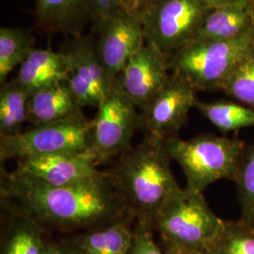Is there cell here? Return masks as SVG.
Returning a JSON list of instances; mask_svg holds the SVG:
<instances>
[{
    "label": "cell",
    "mask_w": 254,
    "mask_h": 254,
    "mask_svg": "<svg viewBox=\"0 0 254 254\" xmlns=\"http://www.w3.org/2000/svg\"><path fill=\"white\" fill-rule=\"evenodd\" d=\"M2 177V197L41 225L63 230L94 229L131 217L108 173L61 187L16 170Z\"/></svg>",
    "instance_id": "1"
},
{
    "label": "cell",
    "mask_w": 254,
    "mask_h": 254,
    "mask_svg": "<svg viewBox=\"0 0 254 254\" xmlns=\"http://www.w3.org/2000/svg\"><path fill=\"white\" fill-rule=\"evenodd\" d=\"M119 156L108 173L111 181L128 214L154 226L165 203L180 189L163 140L146 135L139 144Z\"/></svg>",
    "instance_id": "2"
},
{
    "label": "cell",
    "mask_w": 254,
    "mask_h": 254,
    "mask_svg": "<svg viewBox=\"0 0 254 254\" xmlns=\"http://www.w3.org/2000/svg\"><path fill=\"white\" fill-rule=\"evenodd\" d=\"M163 141L171 158L180 165L187 187L200 192L221 179L235 181L247 147L240 139L211 133L188 140L174 136Z\"/></svg>",
    "instance_id": "3"
},
{
    "label": "cell",
    "mask_w": 254,
    "mask_h": 254,
    "mask_svg": "<svg viewBox=\"0 0 254 254\" xmlns=\"http://www.w3.org/2000/svg\"><path fill=\"white\" fill-rule=\"evenodd\" d=\"M254 51V30L229 41L193 42L171 58V72L196 91H222L237 65Z\"/></svg>",
    "instance_id": "4"
},
{
    "label": "cell",
    "mask_w": 254,
    "mask_h": 254,
    "mask_svg": "<svg viewBox=\"0 0 254 254\" xmlns=\"http://www.w3.org/2000/svg\"><path fill=\"white\" fill-rule=\"evenodd\" d=\"M225 220L210 209L202 192L180 188L155 218L163 242L208 253L221 233Z\"/></svg>",
    "instance_id": "5"
},
{
    "label": "cell",
    "mask_w": 254,
    "mask_h": 254,
    "mask_svg": "<svg viewBox=\"0 0 254 254\" xmlns=\"http://www.w3.org/2000/svg\"><path fill=\"white\" fill-rule=\"evenodd\" d=\"M93 120L83 112L50 125L33 127L14 136H0V159L18 160L54 154H90Z\"/></svg>",
    "instance_id": "6"
},
{
    "label": "cell",
    "mask_w": 254,
    "mask_h": 254,
    "mask_svg": "<svg viewBox=\"0 0 254 254\" xmlns=\"http://www.w3.org/2000/svg\"><path fill=\"white\" fill-rule=\"evenodd\" d=\"M205 0H153L140 14L146 43L170 59L195 41L210 10Z\"/></svg>",
    "instance_id": "7"
},
{
    "label": "cell",
    "mask_w": 254,
    "mask_h": 254,
    "mask_svg": "<svg viewBox=\"0 0 254 254\" xmlns=\"http://www.w3.org/2000/svg\"><path fill=\"white\" fill-rule=\"evenodd\" d=\"M136 105L114 86L97 109L93 119L90 154L100 165L127 151L136 129L140 128V114Z\"/></svg>",
    "instance_id": "8"
},
{
    "label": "cell",
    "mask_w": 254,
    "mask_h": 254,
    "mask_svg": "<svg viewBox=\"0 0 254 254\" xmlns=\"http://www.w3.org/2000/svg\"><path fill=\"white\" fill-rule=\"evenodd\" d=\"M94 29L96 52L114 87L129 59L146 44L140 14L121 7Z\"/></svg>",
    "instance_id": "9"
},
{
    "label": "cell",
    "mask_w": 254,
    "mask_h": 254,
    "mask_svg": "<svg viewBox=\"0 0 254 254\" xmlns=\"http://www.w3.org/2000/svg\"><path fill=\"white\" fill-rule=\"evenodd\" d=\"M66 83L82 109H98L112 90L107 72L97 55L92 36L73 37L65 44Z\"/></svg>",
    "instance_id": "10"
},
{
    "label": "cell",
    "mask_w": 254,
    "mask_h": 254,
    "mask_svg": "<svg viewBox=\"0 0 254 254\" xmlns=\"http://www.w3.org/2000/svg\"><path fill=\"white\" fill-rule=\"evenodd\" d=\"M196 90L177 74L171 73L163 88L140 113V128L161 140L176 136L196 106Z\"/></svg>",
    "instance_id": "11"
},
{
    "label": "cell",
    "mask_w": 254,
    "mask_h": 254,
    "mask_svg": "<svg viewBox=\"0 0 254 254\" xmlns=\"http://www.w3.org/2000/svg\"><path fill=\"white\" fill-rule=\"evenodd\" d=\"M170 58L146 43L133 55L119 74L117 86L138 109H145L171 75Z\"/></svg>",
    "instance_id": "12"
},
{
    "label": "cell",
    "mask_w": 254,
    "mask_h": 254,
    "mask_svg": "<svg viewBox=\"0 0 254 254\" xmlns=\"http://www.w3.org/2000/svg\"><path fill=\"white\" fill-rule=\"evenodd\" d=\"M15 170L50 186L61 187L99 176L97 163L90 154H54L28 156L16 160Z\"/></svg>",
    "instance_id": "13"
},
{
    "label": "cell",
    "mask_w": 254,
    "mask_h": 254,
    "mask_svg": "<svg viewBox=\"0 0 254 254\" xmlns=\"http://www.w3.org/2000/svg\"><path fill=\"white\" fill-rule=\"evenodd\" d=\"M254 30V2L211 9L203 19L194 42L234 40Z\"/></svg>",
    "instance_id": "14"
},
{
    "label": "cell",
    "mask_w": 254,
    "mask_h": 254,
    "mask_svg": "<svg viewBox=\"0 0 254 254\" xmlns=\"http://www.w3.org/2000/svg\"><path fill=\"white\" fill-rule=\"evenodd\" d=\"M80 112L82 108L66 81L38 90L29 96L28 122L33 127L62 122Z\"/></svg>",
    "instance_id": "15"
},
{
    "label": "cell",
    "mask_w": 254,
    "mask_h": 254,
    "mask_svg": "<svg viewBox=\"0 0 254 254\" xmlns=\"http://www.w3.org/2000/svg\"><path fill=\"white\" fill-rule=\"evenodd\" d=\"M67 61L63 51L34 49L19 66L16 81L30 94L66 81Z\"/></svg>",
    "instance_id": "16"
},
{
    "label": "cell",
    "mask_w": 254,
    "mask_h": 254,
    "mask_svg": "<svg viewBox=\"0 0 254 254\" xmlns=\"http://www.w3.org/2000/svg\"><path fill=\"white\" fill-rule=\"evenodd\" d=\"M37 25L47 32L81 35L86 22L91 21L87 0H37Z\"/></svg>",
    "instance_id": "17"
},
{
    "label": "cell",
    "mask_w": 254,
    "mask_h": 254,
    "mask_svg": "<svg viewBox=\"0 0 254 254\" xmlns=\"http://www.w3.org/2000/svg\"><path fill=\"white\" fill-rule=\"evenodd\" d=\"M131 217L120 218L109 224L91 229L78 237L74 248L81 254H128L134 228L130 227Z\"/></svg>",
    "instance_id": "18"
},
{
    "label": "cell",
    "mask_w": 254,
    "mask_h": 254,
    "mask_svg": "<svg viewBox=\"0 0 254 254\" xmlns=\"http://www.w3.org/2000/svg\"><path fill=\"white\" fill-rule=\"evenodd\" d=\"M13 212L2 236L1 254H45L42 225L16 206Z\"/></svg>",
    "instance_id": "19"
},
{
    "label": "cell",
    "mask_w": 254,
    "mask_h": 254,
    "mask_svg": "<svg viewBox=\"0 0 254 254\" xmlns=\"http://www.w3.org/2000/svg\"><path fill=\"white\" fill-rule=\"evenodd\" d=\"M30 93L16 79L5 82L0 90V136H14L28 122Z\"/></svg>",
    "instance_id": "20"
},
{
    "label": "cell",
    "mask_w": 254,
    "mask_h": 254,
    "mask_svg": "<svg viewBox=\"0 0 254 254\" xmlns=\"http://www.w3.org/2000/svg\"><path fill=\"white\" fill-rule=\"evenodd\" d=\"M195 108L223 134L254 127V109L236 101H197Z\"/></svg>",
    "instance_id": "21"
},
{
    "label": "cell",
    "mask_w": 254,
    "mask_h": 254,
    "mask_svg": "<svg viewBox=\"0 0 254 254\" xmlns=\"http://www.w3.org/2000/svg\"><path fill=\"white\" fill-rule=\"evenodd\" d=\"M35 39L19 27L0 28V82H6L9 73L23 64L34 48Z\"/></svg>",
    "instance_id": "22"
},
{
    "label": "cell",
    "mask_w": 254,
    "mask_h": 254,
    "mask_svg": "<svg viewBox=\"0 0 254 254\" xmlns=\"http://www.w3.org/2000/svg\"><path fill=\"white\" fill-rule=\"evenodd\" d=\"M209 254H254V229L242 219L225 220Z\"/></svg>",
    "instance_id": "23"
},
{
    "label": "cell",
    "mask_w": 254,
    "mask_h": 254,
    "mask_svg": "<svg viewBox=\"0 0 254 254\" xmlns=\"http://www.w3.org/2000/svg\"><path fill=\"white\" fill-rule=\"evenodd\" d=\"M234 182L242 209L240 219L254 229V141L246 147Z\"/></svg>",
    "instance_id": "24"
},
{
    "label": "cell",
    "mask_w": 254,
    "mask_h": 254,
    "mask_svg": "<svg viewBox=\"0 0 254 254\" xmlns=\"http://www.w3.org/2000/svg\"><path fill=\"white\" fill-rule=\"evenodd\" d=\"M222 91L236 102L254 109V51L237 65Z\"/></svg>",
    "instance_id": "25"
},
{
    "label": "cell",
    "mask_w": 254,
    "mask_h": 254,
    "mask_svg": "<svg viewBox=\"0 0 254 254\" xmlns=\"http://www.w3.org/2000/svg\"><path fill=\"white\" fill-rule=\"evenodd\" d=\"M153 232L154 226L151 223L136 220L128 254H165L155 243Z\"/></svg>",
    "instance_id": "26"
},
{
    "label": "cell",
    "mask_w": 254,
    "mask_h": 254,
    "mask_svg": "<svg viewBox=\"0 0 254 254\" xmlns=\"http://www.w3.org/2000/svg\"><path fill=\"white\" fill-rule=\"evenodd\" d=\"M87 4L93 27L100 26L105 20L122 7L121 0H87Z\"/></svg>",
    "instance_id": "27"
},
{
    "label": "cell",
    "mask_w": 254,
    "mask_h": 254,
    "mask_svg": "<svg viewBox=\"0 0 254 254\" xmlns=\"http://www.w3.org/2000/svg\"><path fill=\"white\" fill-rule=\"evenodd\" d=\"M164 243V254H209L206 252L188 248L184 246L176 245L173 243Z\"/></svg>",
    "instance_id": "28"
},
{
    "label": "cell",
    "mask_w": 254,
    "mask_h": 254,
    "mask_svg": "<svg viewBox=\"0 0 254 254\" xmlns=\"http://www.w3.org/2000/svg\"><path fill=\"white\" fill-rule=\"evenodd\" d=\"M152 0H121L122 8L128 11L141 14Z\"/></svg>",
    "instance_id": "29"
},
{
    "label": "cell",
    "mask_w": 254,
    "mask_h": 254,
    "mask_svg": "<svg viewBox=\"0 0 254 254\" xmlns=\"http://www.w3.org/2000/svg\"><path fill=\"white\" fill-rule=\"evenodd\" d=\"M45 254H81L75 248L59 245L53 242L46 241Z\"/></svg>",
    "instance_id": "30"
},
{
    "label": "cell",
    "mask_w": 254,
    "mask_h": 254,
    "mask_svg": "<svg viewBox=\"0 0 254 254\" xmlns=\"http://www.w3.org/2000/svg\"><path fill=\"white\" fill-rule=\"evenodd\" d=\"M210 9L219 8L228 5H234L238 3H244V2H254L253 0H205Z\"/></svg>",
    "instance_id": "31"
},
{
    "label": "cell",
    "mask_w": 254,
    "mask_h": 254,
    "mask_svg": "<svg viewBox=\"0 0 254 254\" xmlns=\"http://www.w3.org/2000/svg\"><path fill=\"white\" fill-rule=\"evenodd\" d=\"M253 1H254V0H253Z\"/></svg>",
    "instance_id": "32"
},
{
    "label": "cell",
    "mask_w": 254,
    "mask_h": 254,
    "mask_svg": "<svg viewBox=\"0 0 254 254\" xmlns=\"http://www.w3.org/2000/svg\"><path fill=\"white\" fill-rule=\"evenodd\" d=\"M152 1H153V0H152Z\"/></svg>",
    "instance_id": "33"
}]
</instances>
